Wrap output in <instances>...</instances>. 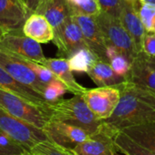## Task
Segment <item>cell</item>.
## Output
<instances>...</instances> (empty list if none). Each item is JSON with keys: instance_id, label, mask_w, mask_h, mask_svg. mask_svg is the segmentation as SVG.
Masks as SVG:
<instances>
[{"instance_id": "obj_1", "label": "cell", "mask_w": 155, "mask_h": 155, "mask_svg": "<svg viewBox=\"0 0 155 155\" xmlns=\"http://www.w3.org/2000/svg\"><path fill=\"white\" fill-rule=\"evenodd\" d=\"M120 97L112 114L103 121L116 132L155 120V91L131 84H119Z\"/></svg>"}, {"instance_id": "obj_2", "label": "cell", "mask_w": 155, "mask_h": 155, "mask_svg": "<svg viewBox=\"0 0 155 155\" xmlns=\"http://www.w3.org/2000/svg\"><path fill=\"white\" fill-rule=\"evenodd\" d=\"M48 110L50 114V120L77 126L90 134L95 132L102 121L91 112L81 95H74L69 99L61 98L51 103Z\"/></svg>"}, {"instance_id": "obj_3", "label": "cell", "mask_w": 155, "mask_h": 155, "mask_svg": "<svg viewBox=\"0 0 155 155\" xmlns=\"http://www.w3.org/2000/svg\"><path fill=\"white\" fill-rule=\"evenodd\" d=\"M0 107L13 117L41 130L50 120L48 110L34 105L10 91L1 89Z\"/></svg>"}, {"instance_id": "obj_4", "label": "cell", "mask_w": 155, "mask_h": 155, "mask_svg": "<svg viewBox=\"0 0 155 155\" xmlns=\"http://www.w3.org/2000/svg\"><path fill=\"white\" fill-rule=\"evenodd\" d=\"M96 20L102 32L106 45L114 47L120 54L131 62L138 52L130 36L125 30L120 19L101 11L96 17Z\"/></svg>"}, {"instance_id": "obj_5", "label": "cell", "mask_w": 155, "mask_h": 155, "mask_svg": "<svg viewBox=\"0 0 155 155\" xmlns=\"http://www.w3.org/2000/svg\"><path fill=\"white\" fill-rule=\"evenodd\" d=\"M0 131L10 136L19 145L29 150L39 141L48 140L44 130L24 122L0 107Z\"/></svg>"}, {"instance_id": "obj_6", "label": "cell", "mask_w": 155, "mask_h": 155, "mask_svg": "<svg viewBox=\"0 0 155 155\" xmlns=\"http://www.w3.org/2000/svg\"><path fill=\"white\" fill-rule=\"evenodd\" d=\"M119 84L86 89L82 93L84 101L98 120L108 119L115 110L120 97Z\"/></svg>"}, {"instance_id": "obj_7", "label": "cell", "mask_w": 155, "mask_h": 155, "mask_svg": "<svg viewBox=\"0 0 155 155\" xmlns=\"http://www.w3.org/2000/svg\"><path fill=\"white\" fill-rule=\"evenodd\" d=\"M0 67L4 68L14 80L33 89L43 97V91L46 85L38 79L36 74L21 57L0 48Z\"/></svg>"}, {"instance_id": "obj_8", "label": "cell", "mask_w": 155, "mask_h": 155, "mask_svg": "<svg viewBox=\"0 0 155 155\" xmlns=\"http://www.w3.org/2000/svg\"><path fill=\"white\" fill-rule=\"evenodd\" d=\"M0 48L39 64L46 58L40 44L25 36L22 29L8 31L0 40Z\"/></svg>"}, {"instance_id": "obj_9", "label": "cell", "mask_w": 155, "mask_h": 155, "mask_svg": "<svg viewBox=\"0 0 155 155\" xmlns=\"http://www.w3.org/2000/svg\"><path fill=\"white\" fill-rule=\"evenodd\" d=\"M116 133L102 120L98 130L91 133L87 140L77 145L73 150L80 155H116Z\"/></svg>"}, {"instance_id": "obj_10", "label": "cell", "mask_w": 155, "mask_h": 155, "mask_svg": "<svg viewBox=\"0 0 155 155\" xmlns=\"http://www.w3.org/2000/svg\"><path fill=\"white\" fill-rule=\"evenodd\" d=\"M53 43L58 48L57 56L68 58L76 50L87 48L80 27L69 16L58 28L54 29Z\"/></svg>"}, {"instance_id": "obj_11", "label": "cell", "mask_w": 155, "mask_h": 155, "mask_svg": "<svg viewBox=\"0 0 155 155\" xmlns=\"http://www.w3.org/2000/svg\"><path fill=\"white\" fill-rule=\"evenodd\" d=\"M70 16L80 27L87 48L99 60L109 63L106 57L107 45L102 32L97 23L96 17L75 12H70Z\"/></svg>"}, {"instance_id": "obj_12", "label": "cell", "mask_w": 155, "mask_h": 155, "mask_svg": "<svg viewBox=\"0 0 155 155\" xmlns=\"http://www.w3.org/2000/svg\"><path fill=\"white\" fill-rule=\"evenodd\" d=\"M43 130L49 140L68 149H74L91 136L88 131L81 128L57 120H49Z\"/></svg>"}, {"instance_id": "obj_13", "label": "cell", "mask_w": 155, "mask_h": 155, "mask_svg": "<svg viewBox=\"0 0 155 155\" xmlns=\"http://www.w3.org/2000/svg\"><path fill=\"white\" fill-rule=\"evenodd\" d=\"M125 81L150 90L155 91V58L139 52L130 62V68Z\"/></svg>"}, {"instance_id": "obj_14", "label": "cell", "mask_w": 155, "mask_h": 155, "mask_svg": "<svg viewBox=\"0 0 155 155\" xmlns=\"http://www.w3.org/2000/svg\"><path fill=\"white\" fill-rule=\"evenodd\" d=\"M29 15L23 0H0V28L7 31L22 29Z\"/></svg>"}, {"instance_id": "obj_15", "label": "cell", "mask_w": 155, "mask_h": 155, "mask_svg": "<svg viewBox=\"0 0 155 155\" xmlns=\"http://www.w3.org/2000/svg\"><path fill=\"white\" fill-rule=\"evenodd\" d=\"M138 3L139 0L134 3L126 2L122 0V8L119 19L125 30L130 36L137 52L139 53L141 51L142 40L147 32L138 12Z\"/></svg>"}, {"instance_id": "obj_16", "label": "cell", "mask_w": 155, "mask_h": 155, "mask_svg": "<svg viewBox=\"0 0 155 155\" xmlns=\"http://www.w3.org/2000/svg\"><path fill=\"white\" fill-rule=\"evenodd\" d=\"M41 64L48 68L53 72L57 79L65 85L68 92L74 95H82V93L86 91L85 87L76 81L71 69L69 68L67 58L59 57L46 58Z\"/></svg>"}, {"instance_id": "obj_17", "label": "cell", "mask_w": 155, "mask_h": 155, "mask_svg": "<svg viewBox=\"0 0 155 155\" xmlns=\"http://www.w3.org/2000/svg\"><path fill=\"white\" fill-rule=\"evenodd\" d=\"M0 89L10 91L17 96L26 100L27 101L48 110V108L49 104L44 100L41 94L14 80L1 67H0Z\"/></svg>"}, {"instance_id": "obj_18", "label": "cell", "mask_w": 155, "mask_h": 155, "mask_svg": "<svg viewBox=\"0 0 155 155\" xmlns=\"http://www.w3.org/2000/svg\"><path fill=\"white\" fill-rule=\"evenodd\" d=\"M22 32L39 44L48 43L54 38L52 26L44 16L38 13H31L27 18L22 27Z\"/></svg>"}, {"instance_id": "obj_19", "label": "cell", "mask_w": 155, "mask_h": 155, "mask_svg": "<svg viewBox=\"0 0 155 155\" xmlns=\"http://www.w3.org/2000/svg\"><path fill=\"white\" fill-rule=\"evenodd\" d=\"M35 13L44 16L53 29L59 28L70 16L66 0H39Z\"/></svg>"}, {"instance_id": "obj_20", "label": "cell", "mask_w": 155, "mask_h": 155, "mask_svg": "<svg viewBox=\"0 0 155 155\" xmlns=\"http://www.w3.org/2000/svg\"><path fill=\"white\" fill-rule=\"evenodd\" d=\"M87 74L98 87L117 85L125 81L113 71L110 63L101 60H97Z\"/></svg>"}, {"instance_id": "obj_21", "label": "cell", "mask_w": 155, "mask_h": 155, "mask_svg": "<svg viewBox=\"0 0 155 155\" xmlns=\"http://www.w3.org/2000/svg\"><path fill=\"white\" fill-rule=\"evenodd\" d=\"M130 139L155 152V120L121 130Z\"/></svg>"}, {"instance_id": "obj_22", "label": "cell", "mask_w": 155, "mask_h": 155, "mask_svg": "<svg viewBox=\"0 0 155 155\" xmlns=\"http://www.w3.org/2000/svg\"><path fill=\"white\" fill-rule=\"evenodd\" d=\"M67 60L72 72L88 73L92 65L99 59L88 48H81L76 50Z\"/></svg>"}, {"instance_id": "obj_23", "label": "cell", "mask_w": 155, "mask_h": 155, "mask_svg": "<svg viewBox=\"0 0 155 155\" xmlns=\"http://www.w3.org/2000/svg\"><path fill=\"white\" fill-rule=\"evenodd\" d=\"M117 151H124L129 155H155V152L139 144L121 130L118 131L114 137Z\"/></svg>"}, {"instance_id": "obj_24", "label": "cell", "mask_w": 155, "mask_h": 155, "mask_svg": "<svg viewBox=\"0 0 155 155\" xmlns=\"http://www.w3.org/2000/svg\"><path fill=\"white\" fill-rule=\"evenodd\" d=\"M138 12L146 32L155 33V6L139 0Z\"/></svg>"}, {"instance_id": "obj_25", "label": "cell", "mask_w": 155, "mask_h": 155, "mask_svg": "<svg viewBox=\"0 0 155 155\" xmlns=\"http://www.w3.org/2000/svg\"><path fill=\"white\" fill-rule=\"evenodd\" d=\"M32 155H68L65 149L48 140L35 144L29 150Z\"/></svg>"}, {"instance_id": "obj_26", "label": "cell", "mask_w": 155, "mask_h": 155, "mask_svg": "<svg viewBox=\"0 0 155 155\" xmlns=\"http://www.w3.org/2000/svg\"><path fill=\"white\" fill-rule=\"evenodd\" d=\"M68 92L65 85L58 80H54L45 86L43 91V98L50 105L51 103L61 99Z\"/></svg>"}, {"instance_id": "obj_27", "label": "cell", "mask_w": 155, "mask_h": 155, "mask_svg": "<svg viewBox=\"0 0 155 155\" xmlns=\"http://www.w3.org/2000/svg\"><path fill=\"white\" fill-rule=\"evenodd\" d=\"M27 151L10 136L0 131V155H18Z\"/></svg>"}, {"instance_id": "obj_28", "label": "cell", "mask_w": 155, "mask_h": 155, "mask_svg": "<svg viewBox=\"0 0 155 155\" xmlns=\"http://www.w3.org/2000/svg\"><path fill=\"white\" fill-rule=\"evenodd\" d=\"M23 59L27 63V65L33 70V72L38 77V79L44 85H47L48 83H49L50 81H52L54 80H58L57 77L53 74V72L48 68L43 66L42 64H39L33 60H30V59H27V58H23Z\"/></svg>"}, {"instance_id": "obj_29", "label": "cell", "mask_w": 155, "mask_h": 155, "mask_svg": "<svg viewBox=\"0 0 155 155\" xmlns=\"http://www.w3.org/2000/svg\"><path fill=\"white\" fill-rule=\"evenodd\" d=\"M110 65L117 75L124 78L125 80V77L130 68V61L126 57L121 54H117L110 60Z\"/></svg>"}, {"instance_id": "obj_30", "label": "cell", "mask_w": 155, "mask_h": 155, "mask_svg": "<svg viewBox=\"0 0 155 155\" xmlns=\"http://www.w3.org/2000/svg\"><path fill=\"white\" fill-rule=\"evenodd\" d=\"M97 1L101 12L116 18H120L122 8V0H97Z\"/></svg>"}, {"instance_id": "obj_31", "label": "cell", "mask_w": 155, "mask_h": 155, "mask_svg": "<svg viewBox=\"0 0 155 155\" xmlns=\"http://www.w3.org/2000/svg\"><path fill=\"white\" fill-rule=\"evenodd\" d=\"M141 51L155 58V33H146L141 45Z\"/></svg>"}, {"instance_id": "obj_32", "label": "cell", "mask_w": 155, "mask_h": 155, "mask_svg": "<svg viewBox=\"0 0 155 155\" xmlns=\"http://www.w3.org/2000/svg\"><path fill=\"white\" fill-rule=\"evenodd\" d=\"M66 1H67L69 10H72V9L77 8L78 7L83 5L84 3H86L88 1V0H66Z\"/></svg>"}, {"instance_id": "obj_33", "label": "cell", "mask_w": 155, "mask_h": 155, "mask_svg": "<svg viewBox=\"0 0 155 155\" xmlns=\"http://www.w3.org/2000/svg\"><path fill=\"white\" fill-rule=\"evenodd\" d=\"M25 3L31 14V13H35L37 7L39 3V0H25Z\"/></svg>"}, {"instance_id": "obj_34", "label": "cell", "mask_w": 155, "mask_h": 155, "mask_svg": "<svg viewBox=\"0 0 155 155\" xmlns=\"http://www.w3.org/2000/svg\"><path fill=\"white\" fill-rule=\"evenodd\" d=\"M64 149L68 155H80L79 153H77L73 149H68V148H64Z\"/></svg>"}, {"instance_id": "obj_35", "label": "cell", "mask_w": 155, "mask_h": 155, "mask_svg": "<svg viewBox=\"0 0 155 155\" xmlns=\"http://www.w3.org/2000/svg\"><path fill=\"white\" fill-rule=\"evenodd\" d=\"M140 2L143 3H147V4H150V5H154L155 6V0H140Z\"/></svg>"}, {"instance_id": "obj_36", "label": "cell", "mask_w": 155, "mask_h": 155, "mask_svg": "<svg viewBox=\"0 0 155 155\" xmlns=\"http://www.w3.org/2000/svg\"><path fill=\"white\" fill-rule=\"evenodd\" d=\"M8 31L6 30V29H4V28H0V40L2 39V38L4 37V35L7 33Z\"/></svg>"}, {"instance_id": "obj_37", "label": "cell", "mask_w": 155, "mask_h": 155, "mask_svg": "<svg viewBox=\"0 0 155 155\" xmlns=\"http://www.w3.org/2000/svg\"><path fill=\"white\" fill-rule=\"evenodd\" d=\"M18 155H32L28 150H27V151H25V152H23V153H21V154H18Z\"/></svg>"}, {"instance_id": "obj_38", "label": "cell", "mask_w": 155, "mask_h": 155, "mask_svg": "<svg viewBox=\"0 0 155 155\" xmlns=\"http://www.w3.org/2000/svg\"><path fill=\"white\" fill-rule=\"evenodd\" d=\"M124 1H126V2H130V3H134V2H136L137 0H124Z\"/></svg>"}, {"instance_id": "obj_39", "label": "cell", "mask_w": 155, "mask_h": 155, "mask_svg": "<svg viewBox=\"0 0 155 155\" xmlns=\"http://www.w3.org/2000/svg\"><path fill=\"white\" fill-rule=\"evenodd\" d=\"M120 153H122V155H129L128 153H126V152H124V151H120Z\"/></svg>"}, {"instance_id": "obj_40", "label": "cell", "mask_w": 155, "mask_h": 155, "mask_svg": "<svg viewBox=\"0 0 155 155\" xmlns=\"http://www.w3.org/2000/svg\"><path fill=\"white\" fill-rule=\"evenodd\" d=\"M23 1H24V2H25V0H23Z\"/></svg>"}]
</instances>
